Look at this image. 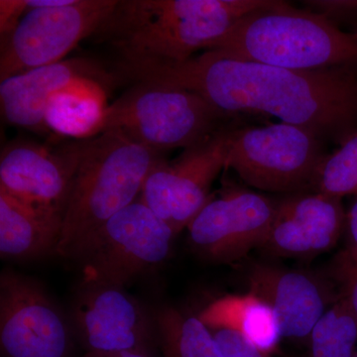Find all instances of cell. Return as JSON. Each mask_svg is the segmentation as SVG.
I'll return each instance as SVG.
<instances>
[{
    "instance_id": "6da1fadb",
    "label": "cell",
    "mask_w": 357,
    "mask_h": 357,
    "mask_svg": "<svg viewBox=\"0 0 357 357\" xmlns=\"http://www.w3.org/2000/svg\"><path fill=\"white\" fill-rule=\"evenodd\" d=\"M352 67L288 70L215 50L181 63L119 64L122 74L135 83L185 89L225 114L269 115L337 142L357 128V75Z\"/></svg>"
},
{
    "instance_id": "7a4b0ae2",
    "label": "cell",
    "mask_w": 357,
    "mask_h": 357,
    "mask_svg": "<svg viewBox=\"0 0 357 357\" xmlns=\"http://www.w3.org/2000/svg\"><path fill=\"white\" fill-rule=\"evenodd\" d=\"M267 0H124L96 32L121 62L181 63Z\"/></svg>"
},
{
    "instance_id": "3957f363",
    "label": "cell",
    "mask_w": 357,
    "mask_h": 357,
    "mask_svg": "<svg viewBox=\"0 0 357 357\" xmlns=\"http://www.w3.org/2000/svg\"><path fill=\"white\" fill-rule=\"evenodd\" d=\"M163 159L161 152L119 130L82 140L56 255L70 259L100 225L137 201L152 169Z\"/></svg>"
},
{
    "instance_id": "277c9868",
    "label": "cell",
    "mask_w": 357,
    "mask_h": 357,
    "mask_svg": "<svg viewBox=\"0 0 357 357\" xmlns=\"http://www.w3.org/2000/svg\"><path fill=\"white\" fill-rule=\"evenodd\" d=\"M206 50L295 70L357 64V43L351 34L318 14L274 0L244 15Z\"/></svg>"
},
{
    "instance_id": "5b68a950",
    "label": "cell",
    "mask_w": 357,
    "mask_h": 357,
    "mask_svg": "<svg viewBox=\"0 0 357 357\" xmlns=\"http://www.w3.org/2000/svg\"><path fill=\"white\" fill-rule=\"evenodd\" d=\"M237 117L215 109L192 91L136 83L107 105L98 135L119 130L136 142L164 153L198 145Z\"/></svg>"
},
{
    "instance_id": "8992f818",
    "label": "cell",
    "mask_w": 357,
    "mask_h": 357,
    "mask_svg": "<svg viewBox=\"0 0 357 357\" xmlns=\"http://www.w3.org/2000/svg\"><path fill=\"white\" fill-rule=\"evenodd\" d=\"M176 234L139 199L100 225L70 259L82 268V281L126 288L172 252Z\"/></svg>"
},
{
    "instance_id": "52a82bcc",
    "label": "cell",
    "mask_w": 357,
    "mask_h": 357,
    "mask_svg": "<svg viewBox=\"0 0 357 357\" xmlns=\"http://www.w3.org/2000/svg\"><path fill=\"white\" fill-rule=\"evenodd\" d=\"M325 155L324 140L300 126L284 122L241 126L232 137L227 168L256 189L292 195L311 191Z\"/></svg>"
},
{
    "instance_id": "ba28073f",
    "label": "cell",
    "mask_w": 357,
    "mask_h": 357,
    "mask_svg": "<svg viewBox=\"0 0 357 357\" xmlns=\"http://www.w3.org/2000/svg\"><path fill=\"white\" fill-rule=\"evenodd\" d=\"M119 0H70L27 11L1 38L0 82L64 61L77 45L105 25Z\"/></svg>"
},
{
    "instance_id": "9c48e42d",
    "label": "cell",
    "mask_w": 357,
    "mask_h": 357,
    "mask_svg": "<svg viewBox=\"0 0 357 357\" xmlns=\"http://www.w3.org/2000/svg\"><path fill=\"white\" fill-rule=\"evenodd\" d=\"M238 117L172 161H160L143 185L139 199L178 234L210 201L211 189L223 169Z\"/></svg>"
},
{
    "instance_id": "30bf717a",
    "label": "cell",
    "mask_w": 357,
    "mask_h": 357,
    "mask_svg": "<svg viewBox=\"0 0 357 357\" xmlns=\"http://www.w3.org/2000/svg\"><path fill=\"white\" fill-rule=\"evenodd\" d=\"M70 319L39 284L6 270L0 276L2 357H75Z\"/></svg>"
},
{
    "instance_id": "8fae6325",
    "label": "cell",
    "mask_w": 357,
    "mask_h": 357,
    "mask_svg": "<svg viewBox=\"0 0 357 357\" xmlns=\"http://www.w3.org/2000/svg\"><path fill=\"white\" fill-rule=\"evenodd\" d=\"M70 321L86 352L137 351L155 357L159 349L155 314L122 287L82 281Z\"/></svg>"
},
{
    "instance_id": "7c38bea8",
    "label": "cell",
    "mask_w": 357,
    "mask_h": 357,
    "mask_svg": "<svg viewBox=\"0 0 357 357\" xmlns=\"http://www.w3.org/2000/svg\"><path fill=\"white\" fill-rule=\"evenodd\" d=\"M278 202L244 189L229 190L210 199L188 225L191 246L204 259L232 263L261 248Z\"/></svg>"
},
{
    "instance_id": "4fadbf2b",
    "label": "cell",
    "mask_w": 357,
    "mask_h": 357,
    "mask_svg": "<svg viewBox=\"0 0 357 357\" xmlns=\"http://www.w3.org/2000/svg\"><path fill=\"white\" fill-rule=\"evenodd\" d=\"M114 77L89 59L61 61L0 82V107L11 126L45 130L47 109L57 96L77 95L107 102Z\"/></svg>"
},
{
    "instance_id": "5bb4252c",
    "label": "cell",
    "mask_w": 357,
    "mask_h": 357,
    "mask_svg": "<svg viewBox=\"0 0 357 357\" xmlns=\"http://www.w3.org/2000/svg\"><path fill=\"white\" fill-rule=\"evenodd\" d=\"M81 143L56 151L26 141L7 145L0 156V192L64 222Z\"/></svg>"
},
{
    "instance_id": "9a60e30c",
    "label": "cell",
    "mask_w": 357,
    "mask_h": 357,
    "mask_svg": "<svg viewBox=\"0 0 357 357\" xmlns=\"http://www.w3.org/2000/svg\"><path fill=\"white\" fill-rule=\"evenodd\" d=\"M342 199L316 192H296L281 199L261 248L280 257H307L337 245L345 230Z\"/></svg>"
},
{
    "instance_id": "2e32d148",
    "label": "cell",
    "mask_w": 357,
    "mask_h": 357,
    "mask_svg": "<svg viewBox=\"0 0 357 357\" xmlns=\"http://www.w3.org/2000/svg\"><path fill=\"white\" fill-rule=\"evenodd\" d=\"M249 292L273 310L282 337L309 340L328 311V292L314 277L300 271L256 264L248 274Z\"/></svg>"
},
{
    "instance_id": "e0dca14e",
    "label": "cell",
    "mask_w": 357,
    "mask_h": 357,
    "mask_svg": "<svg viewBox=\"0 0 357 357\" xmlns=\"http://www.w3.org/2000/svg\"><path fill=\"white\" fill-rule=\"evenodd\" d=\"M63 220L35 211L0 192V255L34 259L57 253Z\"/></svg>"
},
{
    "instance_id": "ac0fdd59",
    "label": "cell",
    "mask_w": 357,
    "mask_h": 357,
    "mask_svg": "<svg viewBox=\"0 0 357 357\" xmlns=\"http://www.w3.org/2000/svg\"><path fill=\"white\" fill-rule=\"evenodd\" d=\"M211 330L241 335L265 354H272L282 338L273 310L255 294L227 295L213 301L198 314Z\"/></svg>"
},
{
    "instance_id": "d6986e66",
    "label": "cell",
    "mask_w": 357,
    "mask_h": 357,
    "mask_svg": "<svg viewBox=\"0 0 357 357\" xmlns=\"http://www.w3.org/2000/svg\"><path fill=\"white\" fill-rule=\"evenodd\" d=\"M163 357H223L215 335L199 316L170 306L154 312Z\"/></svg>"
},
{
    "instance_id": "ffe728a7",
    "label": "cell",
    "mask_w": 357,
    "mask_h": 357,
    "mask_svg": "<svg viewBox=\"0 0 357 357\" xmlns=\"http://www.w3.org/2000/svg\"><path fill=\"white\" fill-rule=\"evenodd\" d=\"M107 102L86 96L60 95L54 98L47 109L46 128L77 139H88L98 135Z\"/></svg>"
},
{
    "instance_id": "44dd1931",
    "label": "cell",
    "mask_w": 357,
    "mask_h": 357,
    "mask_svg": "<svg viewBox=\"0 0 357 357\" xmlns=\"http://www.w3.org/2000/svg\"><path fill=\"white\" fill-rule=\"evenodd\" d=\"M309 357H354L357 344V318L344 298L314 326L310 335Z\"/></svg>"
},
{
    "instance_id": "7402d4cb",
    "label": "cell",
    "mask_w": 357,
    "mask_h": 357,
    "mask_svg": "<svg viewBox=\"0 0 357 357\" xmlns=\"http://www.w3.org/2000/svg\"><path fill=\"white\" fill-rule=\"evenodd\" d=\"M338 148L319 164L311 192L342 199L357 195V128L338 141Z\"/></svg>"
},
{
    "instance_id": "603a6c76",
    "label": "cell",
    "mask_w": 357,
    "mask_h": 357,
    "mask_svg": "<svg viewBox=\"0 0 357 357\" xmlns=\"http://www.w3.org/2000/svg\"><path fill=\"white\" fill-rule=\"evenodd\" d=\"M347 243L337 259V276L342 287L357 275V195L347 213Z\"/></svg>"
},
{
    "instance_id": "cb8c5ba5",
    "label": "cell",
    "mask_w": 357,
    "mask_h": 357,
    "mask_svg": "<svg viewBox=\"0 0 357 357\" xmlns=\"http://www.w3.org/2000/svg\"><path fill=\"white\" fill-rule=\"evenodd\" d=\"M302 3L307 10L318 14L337 28L357 20V0H307Z\"/></svg>"
},
{
    "instance_id": "d4e9b609",
    "label": "cell",
    "mask_w": 357,
    "mask_h": 357,
    "mask_svg": "<svg viewBox=\"0 0 357 357\" xmlns=\"http://www.w3.org/2000/svg\"><path fill=\"white\" fill-rule=\"evenodd\" d=\"M217 340L223 357H270L250 344L238 333L229 330H211Z\"/></svg>"
},
{
    "instance_id": "484cf974",
    "label": "cell",
    "mask_w": 357,
    "mask_h": 357,
    "mask_svg": "<svg viewBox=\"0 0 357 357\" xmlns=\"http://www.w3.org/2000/svg\"><path fill=\"white\" fill-rule=\"evenodd\" d=\"M27 11H29L28 0H0L1 38L13 31Z\"/></svg>"
},
{
    "instance_id": "4316f807",
    "label": "cell",
    "mask_w": 357,
    "mask_h": 357,
    "mask_svg": "<svg viewBox=\"0 0 357 357\" xmlns=\"http://www.w3.org/2000/svg\"><path fill=\"white\" fill-rule=\"evenodd\" d=\"M340 297L344 298L345 302L349 305V309L357 318V275L344 286V290L340 294Z\"/></svg>"
},
{
    "instance_id": "83f0119b",
    "label": "cell",
    "mask_w": 357,
    "mask_h": 357,
    "mask_svg": "<svg viewBox=\"0 0 357 357\" xmlns=\"http://www.w3.org/2000/svg\"><path fill=\"white\" fill-rule=\"evenodd\" d=\"M82 357H154L150 354L137 351L122 352H86Z\"/></svg>"
},
{
    "instance_id": "f1b7e54d",
    "label": "cell",
    "mask_w": 357,
    "mask_h": 357,
    "mask_svg": "<svg viewBox=\"0 0 357 357\" xmlns=\"http://www.w3.org/2000/svg\"><path fill=\"white\" fill-rule=\"evenodd\" d=\"M351 35H352V37H354V40H356V43H357V30H356V32L352 33Z\"/></svg>"
},
{
    "instance_id": "f546056e",
    "label": "cell",
    "mask_w": 357,
    "mask_h": 357,
    "mask_svg": "<svg viewBox=\"0 0 357 357\" xmlns=\"http://www.w3.org/2000/svg\"><path fill=\"white\" fill-rule=\"evenodd\" d=\"M354 357H357V351L356 352V354H354Z\"/></svg>"
}]
</instances>
